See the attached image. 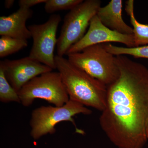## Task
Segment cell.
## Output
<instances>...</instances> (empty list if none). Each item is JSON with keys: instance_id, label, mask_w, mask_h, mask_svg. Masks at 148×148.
Listing matches in <instances>:
<instances>
[{"instance_id": "obj_1", "label": "cell", "mask_w": 148, "mask_h": 148, "mask_svg": "<svg viewBox=\"0 0 148 148\" xmlns=\"http://www.w3.org/2000/svg\"><path fill=\"white\" fill-rule=\"evenodd\" d=\"M117 79L107 86L101 129L118 148H143L148 142V69L125 55L115 56Z\"/></svg>"}, {"instance_id": "obj_2", "label": "cell", "mask_w": 148, "mask_h": 148, "mask_svg": "<svg viewBox=\"0 0 148 148\" xmlns=\"http://www.w3.org/2000/svg\"><path fill=\"white\" fill-rule=\"evenodd\" d=\"M55 61L70 99L102 112L106 107L107 86L67 58L56 55Z\"/></svg>"}, {"instance_id": "obj_3", "label": "cell", "mask_w": 148, "mask_h": 148, "mask_svg": "<svg viewBox=\"0 0 148 148\" xmlns=\"http://www.w3.org/2000/svg\"><path fill=\"white\" fill-rule=\"evenodd\" d=\"M90 115L92 111L77 101L70 99L64 106H42L35 109L31 114L30 135L37 140L48 134L53 135L56 131V125L63 121H69L73 125L76 132L84 135L85 132L77 127L73 117L79 114Z\"/></svg>"}, {"instance_id": "obj_4", "label": "cell", "mask_w": 148, "mask_h": 148, "mask_svg": "<svg viewBox=\"0 0 148 148\" xmlns=\"http://www.w3.org/2000/svg\"><path fill=\"white\" fill-rule=\"evenodd\" d=\"M69 61L107 86L119 75L115 56L106 50L103 44L88 47L80 52L68 54Z\"/></svg>"}, {"instance_id": "obj_5", "label": "cell", "mask_w": 148, "mask_h": 148, "mask_svg": "<svg viewBox=\"0 0 148 148\" xmlns=\"http://www.w3.org/2000/svg\"><path fill=\"white\" fill-rule=\"evenodd\" d=\"M101 3L99 0L83 1L66 14L57 41L56 55L64 57L72 46L83 38Z\"/></svg>"}, {"instance_id": "obj_6", "label": "cell", "mask_w": 148, "mask_h": 148, "mask_svg": "<svg viewBox=\"0 0 148 148\" xmlns=\"http://www.w3.org/2000/svg\"><path fill=\"white\" fill-rule=\"evenodd\" d=\"M20 103L25 107L40 99L57 107L64 106L70 100L61 74L51 71L30 80L18 92Z\"/></svg>"}, {"instance_id": "obj_7", "label": "cell", "mask_w": 148, "mask_h": 148, "mask_svg": "<svg viewBox=\"0 0 148 148\" xmlns=\"http://www.w3.org/2000/svg\"><path fill=\"white\" fill-rule=\"evenodd\" d=\"M61 21L59 14H53L44 24L28 27L33 39L29 57L53 70L56 69L54 51L58 41L56 33Z\"/></svg>"}, {"instance_id": "obj_8", "label": "cell", "mask_w": 148, "mask_h": 148, "mask_svg": "<svg viewBox=\"0 0 148 148\" xmlns=\"http://www.w3.org/2000/svg\"><path fill=\"white\" fill-rule=\"evenodd\" d=\"M0 68L2 69L8 82L17 92L34 78L53 70L29 56L17 60L1 61Z\"/></svg>"}, {"instance_id": "obj_9", "label": "cell", "mask_w": 148, "mask_h": 148, "mask_svg": "<svg viewBox=\"0 0 148 148\" xmlns=\"http://www.w3.org/2000/svg\"><path fill=\"white\" fill-rule=\"evenodd\" d=\"M110 42L121 43L127 47H135L133 34H123L111 30L101 22L96 14L91 19L84 36L70 47L66 55L80 52L90 46Z\"/></svg>"}, {"instance_id": "obj_10", "label": "cell", "mask_w": 148, "mask_h": 148, "mask_svg": "<svg viewBox=\"0 0 148 148\" xmlns=\"http://www.w3.org/2000/svg\"><path fill=\"white\" fill-rule=\"evenodd\" d=\"M34 11L31 9L19 8L15 12L8 16L0 17V35L28 40L32 38L26 22L32 18Z\"/></svg>"}, {"instance_id": "obj_11", "label": "cell", "mask_w": 148, "mask_h": 148, "mask_svg": "<svg viewBox=\"0 0 148 148\" xmlns=\"http://www.w3.org/2000/svg\"><path fill=\"white\" fill-rule=\"evenodd\" d=\"M122 0H112L105 6L99 8L97 15L106 27L123 34H133L132 28L125 22L122 16Z\"/></svg>"}, {"instance_id": "obj_12", "label": "cell", "mask_w": 148, "mask_h": 148, "mask_svg": "<svg viewBox=\"0 0 148 148\" xmlns=\"http://www.w3.org/2000/svg\"><path fill=\"white\" fill-rule=\"evenodd\" d=\"M134 4L133 0L126 1L125 10L130 16V23L133 27L135 47L148 45V24H141L136 19Z\"/></svg>"}, {"instance_id": "obj_13", "label": "cell", "mask_w": 148, "mask_h": 148, "mask_svg": "<svg viewBox=\"0 0 148 148\" xmlns=\"http://www.w3.org/2000/svg\"><path fill=\"white\" fill-rule=\"evenodd\" d=\"M28 45L27 40L1 36L0 38V57L3 58L16 53L27 47Z\"/></svg>"}, {"instance_id": "obj_14", "label": "cell", "mask_w": 148, "mask_h": 148, "mask_svg": "<svg viewBox=\"0 0 148 148\" xmlns=\"http://www.w3.org/2000/svg\"><path fill=\"white\" fill-rule=\"evenodd\" d=\"M103 45L106 50L114 56L128 55L136 58L148 59V45L138 47H125L116 46L110 43Z\"/></svg>"}, {"instance_id": "obj_15", "label": "cell", "mask_w": 148, "mask_h": 148, "mask_svg": "<svg viewBox=\"0 0 148 148\" xmlns=\"http://www.w3.org/2000/svg\"><path fill=\"white\" fill-rule=\"evenodd\" d=\"M0 101L3 103H20L18 92L8 82L2 69L0 68Z\"/></svg>"}, {"instance_id": "obj_16", "label": "cell", "mask_w": 148, "mask_h": 148, "mask_svg": "<svg viewBox=\"0 0 148 148\" xmlns=\"http://www.w3.org/2000/svg\"><path fill=\"white\" fill-rule=\"evenodd\" d=\"M83 0H47L45 10L47 13H54L56 11L71 10L82 2Z\"/></svg>"}, {"instance_id": "obj_17", "label": "cell", "mask_w": 148, "mask_h": 148, "mask_svg": "<svg viewBox=\"0 0 148 148\" xmlns=\"http://www.w3.org/2000/svg\"><path fill=\"white\" fill-rule=\"evenodd\" d=\"M47 0H20L18 4L19 8L31 9V8L40 3H45Z\"/></svg>"}, {"instance_id": "obj_18", "label": "cell", "mask_w": 148, "mask_h": 148, "mask_svg": "<svg viewBox=\"0 0 148 148\" xmlns=\"http://www.w3.org/2000/svg\"><path fill=\"white\" fill-rule=\"evenodd\" d=\"M15 2L14 0H5L4 2L5 7L6 9L10 8Z\"/></svg>"}]
</instances>
